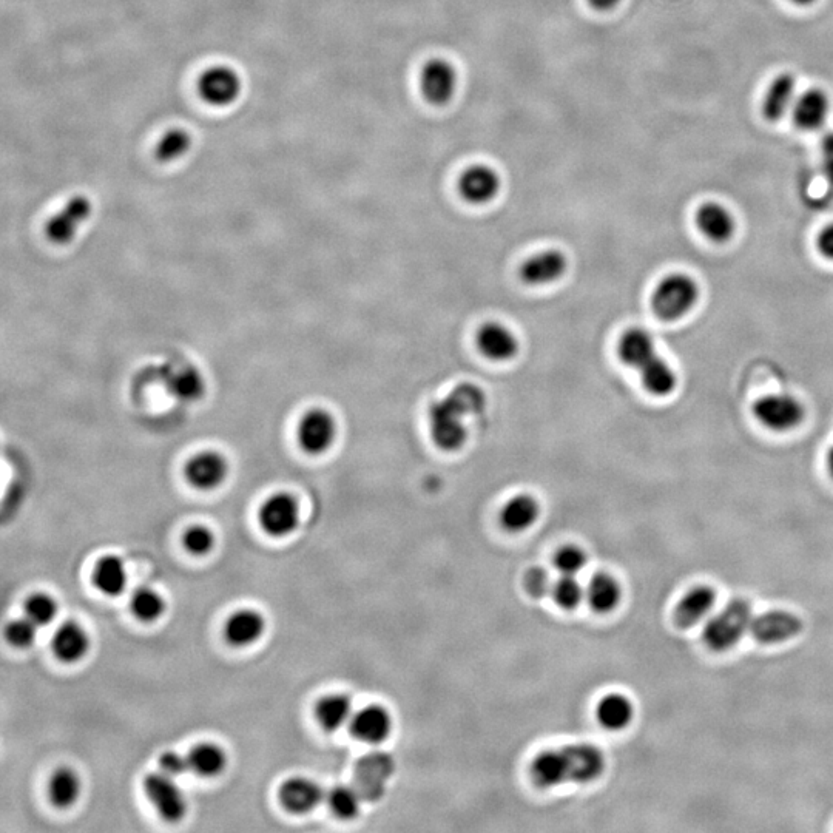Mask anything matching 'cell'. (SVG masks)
<instances>
[{
    "label": "cell",
    "instance_id": "45",
    "mask_svg": "<svg viewBox=\"0 0 833 833\" xmlns=\"http://www.w3.org/2000/svg\"><path fill=\"white\" fill-rule=\"evenodd\" d=\"M523 584H525V590L528 591V594L536 597V599L551 593L554 585L551 584L550 574L543 568H533V570L528 571Z\"/></svg>",
    "mask_w": 833,
    "mask_h": 833
},
{
    "label": "cell",
    "instance_id": "26",
    "mask_svg": "<svg viewBox=\"0 0 833 833\" xmlns=\"http://www.w3.org/2000/svg\"><path fill=\"white\" fill-rule=\"evenodd\" d=\"M539 514L540 508L536 499L527 494H520L503 506L500 522H502V527L511 533H522L533 527L539 519Z\"/></svg>",
    "mask_w": 833,
    "mask_h": 833
},
{
    "label": "cell",
    "instance_id": "4",
    "mask_svg": "<svg viewBox=\"0 0 833 833\" xmlns=\"http://www.w3.org/2000/svg\"><path fill=\"white\" fill-rule=\"evenodd\" d=\"M466 415L448 397L434 403L429 411L432 439L445 451H457L466 442Z\"/></svg>",
    "mask_w": 833,
    "mask_h": 833
},
{
    "label": "cell",
    "instance_id": "37",
    "mask_svg": "<svg viewBox=\"0 0 833 833\" xmlns=\"http://www.w3.org/2000/svg\"><path fill=\"white\" fill-rule=\"evenodd\" d=\"M192 147V136L187 130L172 129L162 136L156 146L155 155L159 161L172 162L183 158Z\"/></svg>",
    "mask_w": 833,
    "mask_h": 833
},
{
    "label": "cell",
    "instance_id": "28",
    "mask_svg": "<svg viewBox=\"0 0 833 833\" xmlns=\"http://www.w3.org/2000/svg\"><path fill=\"white\" fill-rule=\"evenodd\" d=\"M585 599L596 613H611L621 604V585L610 574H596L585 590Z\"/></svg>",
    "mask_w": 833,
    "mask_h": 833
},
{
    "label": "cell",
    "instance_id": "42",
    "mask_svg": "<svg viewBox=\"0 0 833 833\" xmlns=\"http://www.w3.org/2000/svg\"><path fill=\"white\" fill-rule=\"evenodd\" d=\"M587 562V554L584 550L574 545L560 548L554 556V567L562 573V576H576L587 567Z\"/></svg>",
    "mask_w": 833,
    "mask_h": 833
},
{
    "label": "cell",
    "instance_id": "44",
    "mask_svg": "<svg viewBox=\"0 0 833 833\" xmlns=\"http://www.w3.org/2000/svg\"><path fill=\"white\" fill-rule=\"evenodd\" d=\"M183 543L189 553L195 554V556H204V554L212 551L213 545H215V536L209 528L192 527L184 533Z\"/></svg>",
    "mask_w": 833,
    "mask_h": 833
},
{
    "label": "cell",
    "instance_id": "32",
    "mask_svg": "<svg viewBox=\"0 0 833 833\" xmlns=\"http://www.w3.org/2000/svg\"><path fill=\"white\" fill-rule=\"evenodd\" d=\"M389 770H391V761H389L388 756H368V758L360 761L355 778H357V790L361 798H368V800L375 798L380 789H378L374 780L377 778L383 783L385 776L389 775Z\"/></svg>",
    "mask_w": 833,
    "mask_h": 833
},
{
    "label": "cell",
    "instance_id": "20",
    "mask_svg": "<svg viewBox=\"0 0 833 833\" xmlns=\"http://www.w3.org/2000/svg\"><path fill=\"white\" fill-rule=\"evenodd\" d=\"M51 648L59 661L73 664L87 655L90 650V638L81 625L76 622H65L54 633Z\"/></svg>",
    "mask_w": 833,
    "mask_h": 833
},
{
    "label": "cell",
    "instance_id": "29",
    "mask_svg": "<svg viewBox=\"0 0 833 833\" xmlns=\"http://www.w3.org/2000/svg\"><path fill=\"white\" fill-rule=\"evenodd\" d=\"M619 355L625 365L639 371L658 354H656L655 341L648 332L642 329H631L619 343Z\"/></svg>",
    "mask_w": 833,
    "mask_h": 833
},
{
    "label": "cell",
    "instance_id": "11",
    "mask_svg": "<svg viewBox=\"0 0 833 833\" xmlns=\"http://www.w3.org/2000/svg\"><path fill=\"white\" fill-rule=\"evenodd\" d=\"M241 79L230 67H213L199 79V95L215 107H226L237 101L241 93Z\"/></svg>",
    "mask_w": 833,
    "mask_h": 833
},
{
    "label": "cell",
    "instance_id": "14",
    "mask_svg": "<svg viewBox=\"0 0 833 833\" xmlns=\"http://www.w3.org/2000/svg\"><path fill=\"white\" fill-rule=\"evenodd\" d=\"M564 750L570 769V783H591L604 773L605 758L597 747L590 744H573L564 747Z\"/></svg>",
    "mask_w": 833,
    "mask_h": 833
},
{
    "label": "cell",
    "instance_id": "47",
    "mask_svg": "<svg viewBox=\"0 0 833 833\" xmlns=\"http://www.w3.org/2000/svg\"><path fill=\"white\" fill-rule=\"evenodd\" d=\"M824 173L829 183L833 184V133L826 136L823 141Z\"/></svg>",
    "mask_w": 833,
    "mask_h": 833
},
{
    "label": "cell",
    "instance_id": "5",
    "mask_svg": "<svg viewBox=\"0 0 833 833\" xmlns=\"http://www.w3.org/2000/svg\"><path fill=\"white\" fill-rule=\"evenodd\" d=\"M753 414L766 428L789 431L804 419V408L795 397L786 394L766 395L753 406Z\"/></svg>",
    "mask_w": 833,
    "mask_h": 833
},
{
    "label": "cell",
    "instance_id": "19",
    "mask_svg": "<svg viewBox=\"0 0 833 833\" xmlns=\"http://www.w3.org/2000/svg\"><path fill=\"white\" fill-rule=\"evenodd\" d=\"M829 110V98H827L826 93L817 90V88H812V90H807L803 95L796 98L795 105L792 108L793 119L801 130L813 132V130L823 127L827 116H829Z\"/></svg>",
    "mask_w": 833,
    "mask_h": 833
},
{
    "label": "cell",
    "instance_id": "3",
    "mask_svg": "<svg viewBox=\"0 0 833 833\" xmlns=\"http://www.w3.org/2000/svg\"><path fill=\"white\" fill-rule=\"evenodd\" d=\"M144 792L156 812L170 823L183 820L187 813V801L172 776L166 773H150L144 778Z\"/></svg>",
    "mask_w": 833,
    "mask_h": 833
},
{
    "label": "cell",
    "instance_id": "25",
    "mask_svg": "<svg viewBox=\"0 0 833 833\" xmlns=\"http://www.w3.org/2000/svg\"><path fill=\"white\" fill-rule=\"evenodd\" d=\"M796 102V81L792 75H781L770 84L763 101V115L767 121H780Z\"/></svg>",
    "mask_w": 833,
    "mask_h": 833
},
{
    "label": "cell",
    "instance_id": "40",
    "mask_svg": "<svg viewBox=\"0 0 833 833\" xmlns=\"http://www.w3.org/2000/svg\"><path fill=\"white\" fill-rule=\"evenodd\" d=\"M551 594L557 607L567 611L576 610L585 599L584 587L574 579V576H562V579L553 585Z\"/></svg>",
    "mask_w": 833,
    "mask_h": 833
},
{
    "label": "cell",
    "instance_id": "36",
    "mask_svg": "<svg viewBox=\"0 0 833 833\" xmlns=\"http://www.w3.org/2000/svg\"><path fill=\"white\" fill-rule=\"evenodd\" d=\"M130 608L142 622H155L166 611L164 599L152 588H139L130 599Z\"/></svg>",
    "mask_w": 833,
    "mask_h": 833
},
{
    "label": "cell",
    "instance_id": "22",
    "mask_svg": "<svg viewBox=\"0 0 833 833\" xmlns=\"http://www.w3.org/2000/svg\"><path fill=\"white\" fill-rule=\"evenodd\" d=\"M567 270V258L557 250H547L530 258L522 267V278L533 286L554 283Z\"/></svg>",
    "mask_w": 833,
    "mask_h": 833
},
{
    "label": "cell",
    "instance_id": "51",
    "mask_svg": "<svg viewBox=\"0 0 833 833\" xmlns=\"http://www.w3.org/2000/svg\"><path fill=\"white\" fill-rule=\"evenodd\" d=\"M793 4L796 5H810L815 2V0H792Z\"/></svg>",
    "mask_w": 833,
    "mask_h": 833
},
{
    "label": "cell",
    "instance_id": "10",
    "mask_svg": "<svg viewBox=\"0 0 833 833\" xmlns=\"http://www.w3.org/2000/svg\"><path fill=\"white\" fill-rule=\"evenodd\" d=\"M229 463L220 452L206 451L196 454L187 462L184 476L199 491L216 490L226 482Z\"/></svg>",
    "mask_w": 833,
    "mask_h": 833
},
{
    "label": "cell",
    "instance_id": "39",
    "mask_svg": "<svg viewBox=\"0 0 833 833\" xmlns=\"http://www.w3.org/2000/svg\"><path fill=\"white\" fill-rule=\"evenodd\" d=\"M25 618L30 619L34 625L45 627L51 624L58 614V604L53 597L44 593H36L28 597L24 605Z\"/></svg>",
    "mask_w": 833,
    "mask_h": 833
},
{
    "label": "cell",
    "instance_id": "31",
    "mask_svg": "<svg viewBox=\"0 0 833 833\" xmlns=\"http://www.w3.org/2000/svg\"><path fill=\"white\" fill-rule=\"evenodd\" d=\"M315 716L324 730H340L346 724H351L354 716L351 699L343 695L326 696L315 707Z\"/></svg>",
    "mask_w": 833,
    "mask_h": 833
},
{
    "label": "cell",
    "instance_id": "27",
    "mask_svg": "<svg viewBox=\"0 0 833 833\" xmlns=\"http://www.w3.org/2000/svg\"><path fill=\"white\" fill-rule=\"evenodd\" d=\"M596 716L602 727L611 732H619L630 726L635 716V707L627 696L611 693L597 704Z\"/></svg>",
    "mask_w": 833,
    "mask_h": 833
},
{
    "label": "cell",
    "instance_id": "8",
    "mask_svg": "<svg viewBox=\"0 0 833 833\" xmlns=\"http://www.w3.org/2000/svg\"><path fill=\"white\" fill-rule=\"evenodd\" d=\"M337 437V423L328 411L312 409L301 419L298 426V443L307 454L318 456L334 445Z\"/></svg>",
    "mask_w": 833,
    "mask_h": 833
},
{
    "label": "cell",
    "instance_id": "9",
    "mask_svg": "<svg viewBox=\"0 0 833 833\" xmlns=\"http://www.w3.org/2000/svg\"><path fill=\"white\" fill-rule=\"evenodd\" d=\"M92 203L85 196L71 198L64 209L48 221L45 226L48 240L58 246H67L75 240L79 227L92 215Z\"/></svg>",
    "mask_w": 833,
    "mask_h": 833
},
{
    "label": "cell",
    "instance_id": "48",
    "mask_svg": "<svg viewBox=\"0 0 833 833\" xmlns=\"http://www.w3.org/2000/svg\"><path fill=\"white\" fill-rule=\"evenodd\" d=\"M818 247H820L821 253H823L824 257L829 258V260H833V224L827 226L826 229L820 233V237H818Z\"/></svg>",
    "mask_w": 833,
    "mask_h": 833
},
{
    "label": "cell",
    "instance_id": "17",
    "mask_svg": "<svg viewBox=\"0 0 833 833\" xmlns=\"http://www.w3.org/2000/svg\"><path fill=\"white\" fill-rule=\"evenodd\" d=\"M499 189V175L488 166H473L460 178V193L469 203H490L491 199L496 198Z\"/></svg>",
    "mask_w": 833,
    "mask_h": 833
},
{
    "label": "cell",
    "instance_id": "46",
    "mask_svg": "<svg viewBox=\"0 0 833 833\" xmlns=\"http://www.w3.org/2000/svg\"><path fill=\"white\" fill-rule=\"evenodd\" d=\"M159 769L162 773L178 778L184 773L190 772L189 759L187 756L179 755L176 752H167L159 758Z\"/></svg>",
    "mask_w": 833,
    "mask_h": 833
},
{
    "label": "cell",
    "instance_id": "16",
    "mask_svg": "<svg viewBox=\"0 0 833 833\" xmlns=\"http://www.w3.org/2000/svg\"><path fill=\"white\" fill-rule=\"evenodd\" d=\"M284 809L292 813L312 812L323 801L324 793L315 781L295 776L281 784L278 792Z\"/></svg>",
    "mask_w": 833,
    "mask_h": 833
},
{
    "label": "cell",
    "instance_id": "33",
    "mask_svg": "<svg viewBox=\"0 0 833 833\" xmlns=\"http://www.w3.org/2000/svg\"><path fill=\"white\" fill-rule=\"evenodd\" d=\"M639 372H641L642 383L651 394L664 397L675 391L676 383H678L675 371L659 355L648 361L644 368L639 369Z\"/></svg>",
    "mask_w": 833,
    "mask_h": 833
},
{
    "label": "cell",
    "instance_id": "21",
    "mask_svg": "<svg viewBox=\"0 0 833 833\" xmlns=\"http://www.w3.org/2000/svg\"><path fill=\"white\" fill-rule=\"evenodd\" d=\"M477 344L485 357L496 361H506L513 358L519 349L517 338L510 329L502 324H485L477 335Z\"/></svg>",
    "mask_w": 833,
    "mask_h": 833
},
{
    "label": "cell",
    "instance_id": "49",
    "mask_svg": "<svg viewBox=\"0 0 833 833\" xmlns=\"http://www.w3.org/2000/svg\"><path fill=\"white\" fill-rule=\"evenodd\" d=\"M591 7L596 8V10L607 11L613 10L614 7H618L621 4V0H590Z\"/></svg>",
    "mask_w": 833,
    "mask_h": 833
},
{
    "label": "cell",
    "instance_id": "43",
    "mask_svg": "<svg viewBox=\"0 0 833 833\" xmlns=\"http://www.w3.org/2000/svg\"><path fill=\"white\" fill-rule=\"evenodd\" d=\"M36 630H38V625H34L30 619H16V621L7 625L5 638L13 647L24 650V648L31 647L36 641Z\"/></svg>",
    "mask_w": 833,
    "mask_h": 833
},
{
    "label": "cell",
    "instance_id": "34",
    "mask_svg": "<svg viewBox=\"0 0 833 833\" xmlns=\"http://www.w3.org/2000/svg\"><path fill=\"white\" fill-rule=\"evenodd\" d=\"M187 759H189L190 772L206 776V778L220 775L226 769L227 764L226 753L215 744H199L193 747Z\"/></svg>",
    "mask_w": 833,
    "mask_h": 833
},
{
    "label": "cell",
    "instance_id": "2",
    "mask_svg": "<svg viewBox=\"0 0 833 833\" xmlns=\"http://www.w3.org/2000/svg\"><path fill=\"white\" fill-rule=\"evenodd\" d=\"M699 297V287L692 277L684 274L668 275L656 287L653 309L662 320H678L684 317Z\"/></svg>",
    "mask_w": 833,
    "mask_h": 833
},
{
    "label": "cell",
    "instance_id": "35",
    "mask_svg": "<svg viewBox=\"0 0 833 833\" xmlns=\"http://www.w3.org/2000/svg\"><path fill=\"white\" fill-rule=\"evenodd\" d=\"M79 795H81V780H79L78 773L65 767L56 770L48 786L51 803L61 809H67L78 801Z\"/></svg>",
    "mask_w": 833,
    "mask_h": 833
},
{
    "label": "cell",
    "instance_id": "24",
    "mask_svg": "<svg viewBox=\"0 0 833 833\" xmlns=\"http://www.w3.org/2000/svg\"><path fill=\"white\" fill-rule=\"evenodd\" d=\"M696 224L705 237L715 243H724L735 232V220L732 213L718 203H707L699 207Z\"/></svg>",
    "mask_w": 833,
    "mask_h": 833
},
{
    "label": "cell",
    "instance_id": "1",
    "mask_svg": "<svg viewBox=\"0 0 833 833\" xmlns=\"http://www.w3.org/2000/svg\"><path fill=\"white\" fill-rule=\"evenodd\" d=\"M752 619L749 602L741 597L733 599L705 624L702 641L716 653L732 650L741 641L742 636L749 633Z\"/></svg>",
    "mask_w": 833,
    "mask_h": 833
},
{
    "label": "cell",
    "instance_id": "6",
    "mask_svg": "<svg viewBox=\"0 0 833 833\" xmlns=\"http://www.w3.org/2000/svg\"><path fill=\"white\" fill-rule=\"evenodd\" d=\"M804 630V622L786 610H772L753 616L749 633L761 644H783L796 638Z\"/></svg>",
    "mask_w": 833,
    "mask_h": 833
},
{
    "label": "cell",
    "instance_id": "12",
    "mask_svg": "<svg viewBox=\"0 0 833 833\" xmlns=\"http://www.w3.org/2000/svg\"><path fill=\"white\" fill-rule=\"evenodd\" d=\"M420 85H422L423 96L431 104H446L451 101L457 90L456 70L443 59H434L423 68Z\"/></svg>",
    "mask_w": 833,
    "mask_h": 833
},
{
    "label": "cell",
    "instance_id": "38",
    "mask_svg": "<svg viewBox=\"0 0 833 833\" xmlns=\"http://www.w3.org/2000/svg\"><path fill=\"white\" fill-rule=\"evenodd\" d=\"M361 795L357 789L337 786L328 793L329 809L341 820H352L360 813Z\"/></svg>",
    "mask_w": 833,
    "mask_h": 833
},
{
    "label": "cell",
    "instance_id": "23",
    "mask_svg": "<svg viewBox=\"0 0 833 833\" xmlns=\"http://www.w3.org/2000/svg\"><path fill=\"white\" fill-rule=\"evenodd\" d=\"M266 630V621L257 611L241 610L232 614L226 622L224 635L233 647H247L255 644Z\"/></svg>",
    "mask_w": 833,
    "mask_h": 833
},
{
    "label": "cell",
    "instance_id": "50",
    "mask_svg": "<svg viewBox=\"0 0 833 833\" xmlns=\"http://www.w3.org/2000/svg\"><path fill=\"white\" fill-rule=\"evenodd\" d=\"M827 466H829L830 474L833 477V448L829 451V456H827Z\"/></svg>",
    "mask_w": 833,
    "mask_h": 833
},
{
    "label": "cell",
    "instance_id": "13",
    "mask_svg": "<svg viewBox=\"0 0 833 833\" xmlns=\"http://www.w3.org/2000/svg\"><path fill=\"white\" fill-rule=\"evenodd\" d=\"M392 719L380 705H368L352 716L351 732L358 741L371 746L382 744L391 735Z\"/></svg>",
    "mask_w": 833,
    "mask_h": 833
},
{
    "label": "cell",
    "instance_id": "15",
    "mask_svg": "<svg viewBox=\"0 0 833 833\" xmlns=\"http://www.w3.org/2000/svg\"><path fill=\"white\" fill-rule=\"evenodd\" d=\"M715 601V591L707 585H699V587L688 591L679 601V604L676 605L675 613H673L676 627L681 628V630L695 627L702 619L707 618V614L712 611Z\"/></svg>",
    "mask_w": 833,
    "mask_h": 833
},
{
    "label": "cell",
    "instance_id": "30",
    "mask_svg": "<svg viewBox=\"0 0 833 833\" xmlns=\"http://www.w3.org/2000/svg\"><path fill=\"white\" fill-rule=\"evenodd\" d=\"M93 582L105 596L116 597L127 588V573L122 560L116 556H105L98 560L93 571Z\"/></svg>",
    "mask_w": 833,
    "mask_h": 833
},
{
    "label": "cell",
    "instance_id": "41",
    "mask_svg": "<svg viewBox=\"0 0 833 833\" xmlns=\"http://www.w3.org/2000/svg\"><path fill=\"white\" fill-rule=\"evenodd\" d=\"M448 398L466 417L468 415L482 414L483 409H485V394H483L482 389L474 385H469V383L457 386L448 395Z\"/></svg>",
    "mask_w": 833,
    "mask_h": 833
},
{
    "label": "cell",
    "instance_id": "18",
    "mask_svg": "<svg viewBox=\"0 0 833 833\" xmlns=\"http://www.w3.org/2000/svg\"><path fill=\"white\" fill-rule=\"evenodd\" d=\"M531 776L536 786L543 789L570 783V769L565 750H547L536 756L531 766Z\"/></svg>",
    "mask_w": 833,
    "mask_h": 833
},
{
    "label": "cell",
    "instance_id": "7",
    "mask_svg": "<svg viewBox=\"0 0 833 833\" xmlns=\"http://www.w3.org/2000/svg\"><path fill=\"white\" fill-rule=\"evenodd\" d=\"M298 523H300V508L291 494H275L261 506L260 525L269 536H289L297 530Z\"/></svg>",
    "mask_w": 833,
    "mask_h": 833
}]
</instances>
